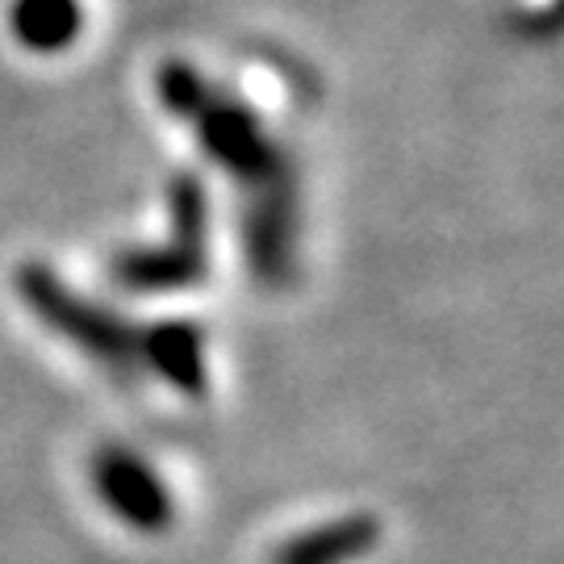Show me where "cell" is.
I'll list each match as a JSON object with an SVG mask.
<instances>
[{"mask_svg": "<svg viewBox=\"0 0 564 564\" xmlns=\"http://www.w3.org/2000/svg\"><path fill=\"white\" fill-rule=\"evenodd\" d=\"M155 101L176 121L188 126L202 155L214 167L247 188V202L263 197H302L297 172L281 142L268 134V126L247 101L214 84L202 67L188 59H167L155 72Z\"/></svg>", "mask_w": 564, "mask_h": 564, "instance_id": "obj_1", "label": "cell"}, {"mask_svg": "<svg viewBox=\"0 0 564 564\" xmlns=\"http://www.w3.org/2000/svg\"><path fill=\"white\" fill-rule=\"evenodd\" d=\"M13 293L46 335L80 351L93 368L118 381H142V323H130L109 302L80 293L46 260H21Z\"/></svg>", "mask_w": 564, "mask_h": 564, "instance_id": "obj_2", "label": "cell"}, {"mask_svg": "<svg viewBox=\"0 0 564 564\" xmlns=\"http://www.w3.org/2000/svg\"><path fill=\"white\" fill-rule=\"evenodd\" d=\"M209 268V202L197 176H176L167 193V239L121 247L109 276L126 293H181Z\"/></svg>", "mask_w": 564, "mask_h": 564, "instance_id": "obj_3", "label": "cell"}, {"mask_svg": "<svg viewBox=\"0 0 564 564\" xmlns=\"http://www.w3.org/2000/svg\"><path fill=\"white\" fill-rule=\"evenodd\" d=\"M84 477L97 506L126 531L151 540V535H167L176 523V494L155 460L139 447L118 444V440L93 447Z\"/></svg>", "mask_w": 564, "mask_h": 564, "instance_id": "obj_4", "label": "cell"}, {"mask_svg": "<svg viewBox=\"0 0 564 564\" xmlns=\"http://www.w3.org/2000/svg\"><path fill=\"white\" fill-rule=\"evenodd\" d=\"M93 25V0H0V30L25 59L72 55Z\"/></svg>", "mask_w": 564, "mask_h": 564, "instance_id": "obj_5", "label": "cell"}, {"mask_svg": "<svg viewBox=\"0 0 564 564\" xmlns=\"http://www.w3.org/2000/svg\"><path fill=\"white\" fill-rule=\"evenodd\" d=\"M142 377H155L188 402H202L205 389H209L205 326L188 323V318L142 323Z\"/></svg>", "mask_w": 564, "mask_h": 564, "instance_id": "obj_6", "label": "cell"}, {"mask_svg": "<svg viewBox=\"0 0 564 564\" xmlns=\"http://www.w3.org/2000/svg\"><path fill=\"white\" fill-rule=\"evenodd\" d=\"M384 527L368 510H347L314 527L284 535L268 552V564H360L381 547Z\"/></svg>", "mask_w": 564, "mask_h": 564, "instance_id": "obj_7", "label": "cell"}]
</instances>
